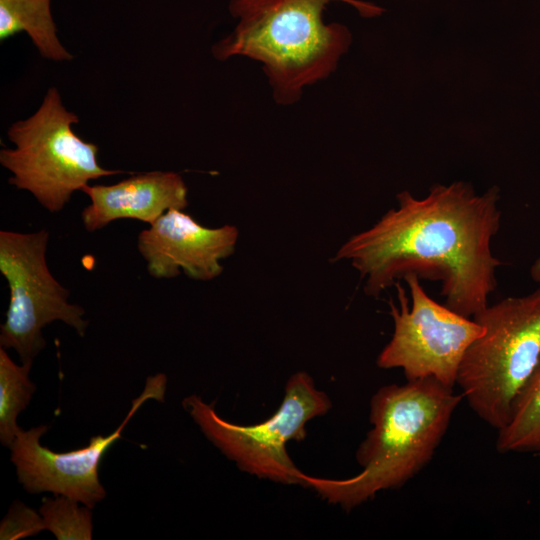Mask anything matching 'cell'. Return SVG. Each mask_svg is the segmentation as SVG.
I'll return each instance as SVG.
<instances>
[{"mask_svg":"<svg viewBox=\"0 0 540 540\" xmlns=\"http://www.w3.org/2000/svg\"><path fill=\"white\" fill-rule=\"evenodd\" d=\"M397 206L348 238L332 261H348L368 296L408 274L440 281L444 305L469 318L489 305L503 262L491 244L502 213L500 189L477 194L470 182L435 184L423 198L404 190Z\"/></svg>","mask_w":540,"mask_h":540,"instance_id":"1","label":"cell"},{"mask_svg":"<svg viewBox=\"0 0 540 540\" xmlns=\"http://www.w3.org/2000/svg\"><path fill=\"white\" fill-rule=\"evenodd\" d=\"M463 395L433 378L389 384L371 398L372 428L356 451L362 471L341 480L304 475V487L351 510L399 489L433 458Z\"/></svg>","mask_w":540,"mask_h":540,"instance_id":"2","label":"cell"},{"mask_svg":"<svg viewBox=\"0 0 540 540\" xmlns=\"http://www.w3.org/2000/svg\"><path fill=\"white\" fill-rule=\"evenodd\" d=\"M335 1L351 5L364 18L384 12L361 0H231L229 12L238 22L212 46V55L219 61L242 56L260 62L274 100L294 104L306 86L336 70L351 45L346 26L323 20L325 7Z\"/></svg>","mask_w":540,"mask_h":540,"instance_id":"3","label":"cell"},{"mask_svg":"<svg viewBox=\"0 0 540 540\" xmlns=\"http://www.w3.org/2000/svg\"><path fill=\"white\" fill-rule=\"evenodd\" d=\"M484 328L461 361L456 385L474 413L497 431L540 361V286L473 316Z\"/></svg>","mask_w":540,"mask_h":540,"instance_id":"4","label":"cell"},{"mask_svg":"<svg viewBox=\"0 0 540 540\" xmlns=\"http://www.w3.org/2000/svg\"><path fill=\"white\" fill-rule=\"evenodd\" d=\"M78 122L51 87L33 115L9 127L15 147L0 151L1 165L13 174L9 184L30 192L50 212L62 210L90 180L123 173L100 166L98 146L73 131Z\"/></svg>","mask_w":540,"mask_h":540,"instance_id":"5","label":"cell"},{"mask_svg":"<svg viewBox=\"0 0 540 540\" xmlns=\"http://www.w3.org/2000/svg\"><path fill=\"white\" fill-rule=\"evenodd\" d=\"M183 407L206 438L237 467L260 479L304 487V475L287 452V443L306 438V424L332 408L328 395L317 389L304 371L294 373L285 385L278 410L265 421L243 426L220 417L212 404L190 395Z\"/></svg>","mask_w":540,"mask_h":540,"instance_id":"6","label":"cell"},{"mask_svg":"<svg viewBox=\"0 0 540 540\" xmlns=\"http://www.w3.org/2000/svg\"><path fill=\"white\" fill-rule=\"evenodd\" d=\"M404 280L411 302L397 281L398 304L393 299L388 302L393 334L376 364L381 369H402L407 381L433 378L454 388L463 356L484 328L431 298L418 276L408 274Z\"/></svg>","mask_w":540,"mask_h":540,"instance_id":"7","label":"cell"},{"mask_svg":"<svg viewBox=\"0 0 540 540\" xmlns=\"http://www.w3.org/2000/svg\"><path fill=\"white\" fill-rule=\"evenodd\" d=\"M49 233L0 231V272L6 278L10 300L1 325L0 346L13 348L22 364L32 363L45 347L42 328L56 320L84 336L85 310L68 301L69 291L51 274L46 260Z\"/></svg>","mask_w":540,"mask_h":540,"instance_id":"8","label":"cell"},{"mask_svg":"<svg viewBox=\"0 0 540 540\" xmlns=\"http://www.w3.org/2000/svg\"><path fill=\"white\" fill-rule=\"evenodd\" d=\"M166 385L165 374L147 377L142 393L133 399L119 427L108 436L91 437L89 445L81 449L57 453L40 444L47 426L40 425L28 431L20 429L10 449L11 461L23 488L29 493L63 495L93 508L106 496L98 476L104 454L121 438L123 429L145 401H164Z\"/></svg>","mask_w":540,"mask_h":540,"instance_id":"9","label":"cell"},{"mask_svg":"<svg viewBox=\"0 0 540 540\" xmlns=\"http://www.w3.org/2000/svg\"><path fill=\"white\" fill-rule=\"evenodd\" d=\"M238 237L234 225L205 227L183 210L171 209L139 234L137 246L154 278H175L184 272L191 279L208 281L223 272L221 261L234 253Z\"/></svg>","mask_w":540,"mask_h":540,"instance_id":"10","label":"cell"},{"mask_svg":"<svg viewBox=\"0 0 540 540\" xmlns=\"http://www.w3.org/2000/svg\"><path fill=\"white\" fill-rule=\"evenodd\" d=\"M90 204L81 213L85 229L95 232L114 220L137 219L151 225L171 209L188 205L187 186L172 171L138 173L113 185H85Z\"/></svg>","mask_w":540,"mask_h":540,"instance_id":"11","label":"cell"},{"mask_svg":"<svg viewBox=\"0 0 540 540\" xmlns=\"http://www.w3.org/2000/svg\"><path fill=\"white\" fill-rule=\"evenodd\" d=\"M51 0H0V40L26 32L40 55L54 61L72 60L57 37Z\"/></svg>","mask_w":540,"mask_h":540,"instance_id":"12","label":"cell"},{"mask_svg":"<svg viewBox=\"0 0 540 540\" xmlns=\"http://www.w3.org/2000/svg\"><path fill=\"white\" fill-rule=\"evenodd\" d=\"M497 433L498 452L540 455V361L517 398L508 423Z\"/></svg>","mask_w":540,"mask_h":540,"instance_id":"13","label":"cell"},{"mask_svg":"<svg viewBox=\"0 0 540 540\" xmlns=\"http://www.w3.org/2000/svg\"><path fill=\"white\" fill-rule=\"evenodd\" d=\"M31 365H17L5 348H0V440L8 448L21 429L16 422L17 416L27 408L36 390L29 379Z\"/></svg>","mask_w":540,"mask_h":540,"instance_id":"14","label":"cell"},{"mask_svg":"<svg viewBox=\"0 0 540 540\" xmlns=\"http://www.w3.org/2000/svg\"><path fill=\"white\" fill-rule=\"evenodd\" d=\"M90 507L78 505V501L57 495L42 499L39 513L44 529L49 530L58 540L92 539V512Z\"/></svg>","mask_w":540,"mask_h":540,"instance_id":"15","label":"cell"},{"mask_svg":"<svg viewBox=\"0 0 540 540\" xmlns=\"http://www.w3.org/2000/svg\"><path fill=\"white\" fill-rule=\"evenodd\" d=\"M44 530L42 516L22 502H15L0 525L1 540H17Z\"/></svg>","mask_w":540,"mask_h":540,"instance_id":"16","label":"cell"},{"mask_svg":"<svg viewBox=\"0 0 540 540\" xmlns=\"http://www.w3.org/2000/svg\"><path fill=\"white\" fill-rule=\"evenodd\" d=\"M530 275L533 281L540 286V256L531 265Z\"/></svg>","mask_w":540,"mask_h":540,"instance_id":"17","label":"cell"}]
</instances>
